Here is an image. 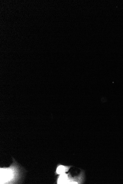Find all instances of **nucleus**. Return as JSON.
<instances>
[{
    "label": "nucleus",
    "instance_id": "nucleus-1",
    "mask_svg": "<svg viewBox=\"0 0 123 184\" xmlns=\"http://www.w3.org/2000/svg\"><path fill=\"white\" fill-rule=\"evenodd\" d=\"M0 170V184H14L19 178V170L15 163L8 168H1Z\"/></svg>",
    "mask_w": 123,
    "mask_h": 184
},
{
    "label": "nucleus",
    "instance_id": "nucleus-2",
    "mask_svg": "<svg viewBox=\"0 0 123 184\" xmlns=\"http://www.w3.org/2000/svg\"><path fill=\"white\" fill-rule=\"evenodd\" d=\"M70 180L68 174L63 173L60 174L58 180V184H69Z\"/></svg>",
    "mask_w": 123,
    "mask_h": 184
},
{
    "label": "nucleus",
    "instance_id": "nucleus-3",
    "mask_svg": "<svg viewBox=\"0 0 123 184\" xmlns=\"http://www.w3.org/2000/svg\"><path fill=\"white\" fill-rule=\"evenodd\" d=\"M70 166H65L63 165H60L57 168L56 173L57 174L60 175L64 173L65 172L68 171L70 168Z\"/></svg>",
    "mask_w": 123,
    "mask_h": 184
}]
</instances>
